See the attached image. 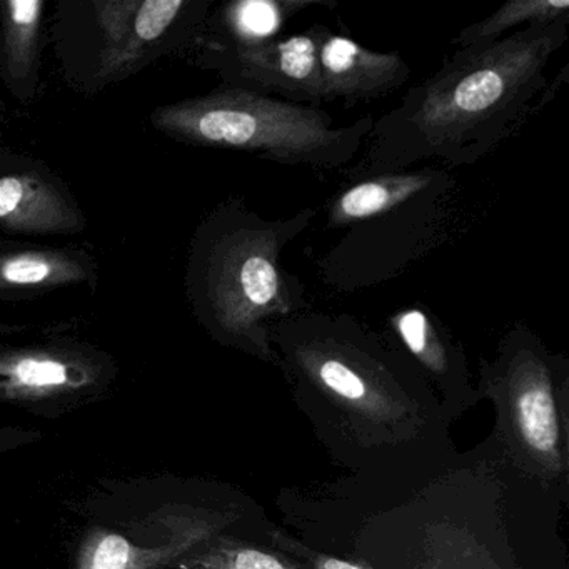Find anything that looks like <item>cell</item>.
<instances>
[{
    "label": "cell",
    "instance_id": "6",
    "mask_svg": "<svg viewBox=\"0 0 569 569\" xmlns=\"http://www.w3.org/2000/svg\"><path fill=\"white\" fill-rule=\"evenodd\" d=\"M568 362L552 355L525 325L502 336L496 358L481 362V389L496 402L502 432L538 475L558 478L566 471V436L561 398Z\"/></svg>",
    "mask_w": 569,
    "mask_h": 569
},
{
    "label": "cell",
    "instance_id": "11",
    "mask_svg": "<svg viewBox=\"0 0 569 569\" xmlns=\"http://www.w3.org/2000/svg\"><path fill=\"white\" fill-rule=\"evenodd\" d=\"M0 224L14 231L68 232L79 226L64 196L32 176L0 178Z\"/></svg>",
    "mask_w": 569,
    "mask_h": 569
},
{
    "label": "cell",
    "instance_id": "17",
    "mask_svg": "<svg viewBox=\"0 0 569 569\" xmlns=\"http://www.w3.org/2000/svg\"><path fill=\"white\" fill-rule=\"evenodd\" d=\"M191 566L208 569H311L292 562L284 556L234 542L212 546L204 555L196 556Z\"/></svg>",
    "mask_w": 569,
    "mask_h": 569
},
{
    "label": "cell",
    "instance_id": "18",
    "mask_svg": "<svg viewBox=\"0 0 569 569\" xmlns=\"http://www.w3.org/2000/svg\"><path fill=\"white\" fill-rule=\"evenodd\" d=\"M295 551L299 552V556H302L309 562L311 569H362L361 566L352 565V562L345 561V559L316 555V552L299 548V546H295Z\"/></svg>",
    "mask_w": 569,
    "mask_h": 569
},
{
    "label": "cell",
    "instance_id": "1",
    "mask_svg": "<svg viewBox=\"0 0 569 569\" xmlns=\"http://www.w3.org/2000/svg\"><path fill=\"white\" fill-rule=\"evenodd\" d=\"M569 39V19L519 29L495 44L458 49L375 121L352 174L405 171L438 159L475 166L515 138L566 81H549L551 59Z\"/></svg>",
    "mask_w": 569,
    "mask_h": 569
},
{
    "label": "cell",
    "instance_id": "14",
    "mask_svg": "<svg viewBox=\"0 0 569 569\" xmlns=\"http://www.w3.org/2000/svg\"><path fill=\"white\" fill-rule=\"evenodd\" d=\"M562 19H569L568 0H509L489 18L462 29L452 39L451 46L465 49L471 46L495 44L511 29L551 24Z\"/></svg>",
    "mask_w": 569,
    "mask_h": 569
},
{
    "label": "cell",
    "instance_id": "15",
    "mask_svg": "<svg viewBox=\"0 0 569 569\" xmlns=\"http://www.w3.org/2000/svg\"><path fill=\"white\" fill-rule=\"evenodd\" d=\"M2 9L4 66L12 81L26 82L34 69L39 24L44 4L39 0H9Z\"/></svg>",
    "mask_w": 569,
    "mask_h": 569
},
{
    "label": "cell",
    "instance_id": "8",
    "mask_svg": "<svg viewBox=\"0 0 569 569\" xmlns=\"http://www.w3.org/2000/svg\"><path fill=\"white\" fill-rule=\"evenodd\" d=\"M319 66L325 101H342L346 108L386 98L411 78L399 52L371 51L329 29L319 48Z\"/></svg>",
    "mask_w": 569,
    "mask_h": 569
},
{
    "label": "cell",
    "instance_id": "9",
    "mask_svg": "<svg viewBox=\"0 0 569 569\" xmlns=\"http://www.w3.org/2000/svg\"><path fill=\"white\" fill-rule=\"evenodd\" d=\"M389 336L405 349L429 388L448 402H465L475 391L469 385L465 351L445 322L425 305H409L386 322Z\"/></svg>",
    "mask_w": 569,
    "mask_h": 569
},
{
    "label": "cell",
    "instance_id": "3",
    "mask_svg": "<svg viewBox=\"0 0 569 569\" xmlns=\"http://www.w3.org/2000/svg\"><path fill=\"white\" fill-rule=\"evenodd\" d=\"M458 191L435 166L355 174L328 202V228L342 236L316 259L319 278L345 295L399 278L449 241Z\"/></svg>",
    "mask_w": 569,
    "mask_h": 569
},
{
    "label": "cell",
    "instance_id": "12",
    "mask_svg": "<svg viewBox=\"0 0 569 569\" xmlns=\"http://www.w3.org/2000/svg\"><path fill=\"white\" fill-rule=\"evenodd\" d=\"M335 0H241L224 6L219 16L222 42L249 46L278 38L282 26L311 8H336Z\"/></svg>",
    "mask_w": 569,
    "mask_h": 569
},
{
    "label": "cell",
    "instance_id": "2",
    "mask_svg": "<svg viewBox=\"0 0 569 569\" xmlns=\"http://www.w3.org/2000/svg\"><path fill=\"white\" fill-rule=\"evenodd\" d=\"M305 208L268 219L242 199L216 209L199 229L192 252L191 296L196 312L222 345L274 361L269 326L308 311L301 278L284 271L282 252L318 216Z\"/></svg>",
    "mask_w": 569,
    "mask_h": 569
},
{
    "label": "cell",
    "instance_id": "16",
    "mask_svg": "<svg viewBox=\"0 0 569 569\" xmlns=\"http://www.w3.org/2000/svg\"><path fill=\"white\" fill-rule=\"evenodd\" d=\"M189 8L184 0H151V2H128L126 32L129 34L124 51L114 61L116 68L129 61L142 46L159 41L171 26Z\"/></svg>",
    "mask_w": 569,
    "mask_h": 569
},
{
    "label": "cell",
    "instance_id": "5",
    "mask_svg": "<svg viewBox=\"0 0 569 569\" xmlns=\"http://www.w3.org/2000/svg\"><path fill=\"white\" fill-rule=\"evenodd\" d=\"M154 119L166 134L191 144L248 152L262 161L319 171L351 164L375 126L372 116H365L336 128L335 119L321 108L228 86L204 98L159 109Z\"/></svg>",
    "mask_w": 569,
    "mask_h": 569
},
{
    "label": "cell",
    "instance_id": "10",
    "mask_svg": "<svg viewBox=\"0 0 569 569\" xmlns=\"http://www.w3.org/2000/svg\"><path fill=\"white\" fill-rule=\"evenodd\" d=\"M92 372L52 352H19L0 358V398L46 401L81 391Z\"/></svg>",
    "mask_w": 569,
    "mask_h": 569
},
{
    "label": "cell",
    "instance_id": "13",
    "mask_svg": "<svg viewBox=\"0 0 569 569\" xmlns=\"http://www.w3.org/2000/svg\"><path fill=\"white\" fill-rule=\"evenodd\" d=\"M84 266L58 251L0 254V291H38L84 279Z\"/></svg>",
    "mask_w": 569,
    "mask_h": 569
},
{
    "label": "cell",
    "instance_id": "7",
    "mask_svg": "<svg viewBox=\"0 0 569 569\" xmlns=\"http://www.w3.org/2000/svg\"><path fill=\"white\" fill-rule=\"evenodd\" d=\"M329 28L315 24L308 31L259 44L218 42L216 66L228 88L256 92L292 104H325L319 48Z\"/></svg>",
    "mask_w": 569,
    "mask_h": 569
},
{
    "label": "cell",
    "instance_id": "4",
    "mask_svg": "<svg viewBox=\"0 0 569 569\" xmlns=\"http://www.w3.org/2000/svg\"><path fill=\"white\" fill-rule=\"evenodd\" d=\"M269 341L302 398L358 421H406L431 395L405 349L355 316L308 309L272 322Z\"/></svg>",
    "mask_w": 569,
    "mask_h": 569
},
{
    "label": "cell",
    "instance_id": "19",
    "mask_svg": "<svg viewBox=\"0 0 569 569\" xmlns=\"http://www.w3.org/2000/svg\"><path fill=\"white\" fill-rule=\"evenodd\" d=\"M191 569H208V568H201V566H192Z\"/></svg>",
    "mask_w": 569,
    "mask_h": 569
}]
</instances>
